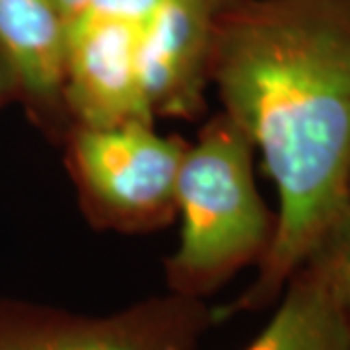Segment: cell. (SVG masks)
<instances>
[{"instance_id": "cell-1", "label": "cell", "mask_w": 350, "mask_h": 350, "mask_svg": "<svg viewBox=\"0 0 350 350\" xmlns=\"http://www.w3.org/2000/svg\"><path fill=\"white\" fill-rule=\"evenodd\" d=\"M211 78L278 195L275 238L232 315L273 304L349 204L350 0L220 6Z\"/></svg>"}, {"instance_id": "cell-2", "label": "cell", "mask_w": 350, "mask_h": 350, "mask_svg": "<svg viewBox=\"0 0 350 350\" xmlns=\"http://www.w3.org/2000/svg\"><path fill=\"white\" fill-rule=\"evenodd\" d=\"M253 156L247 133L224 111L189 142L175 197L179 243L165 259L172 294L204 300L271 247L276 213L257 189Z\"/></svg>"}, {"instance_id": "cell-3", "label": "cell", "mask_w": 350, "mask_h": 350, "mask_svg": "<svg viewBox=\"0 0 350 350\" xmlns=\"http://www.w3.org/2000/svg\"><path fill=\"white\" fill-rule=\"evenodd\" d=\"M80 211L96 230L150 234L175 220L189 142L156 123L70 126L61 142Z\"/></svg>"}, {"instance_id": "cell-4", "label": "cell", "mask_w": 350, "mask_h": 350, "mask_svg": "<svg viewBox=\"0 0 350 350\" xmlns=\"http://www.w3.org/2000/svg\"><path fill=\"white\" fill-rule=\"evenodd\" d=\"M218 319L204 300L172 292L105 315L0 301V350H195Z\"/></svg>"}, {"instance_id": "cell-5", "label": "cell", "mask_w": 350, "mask_h": 350, "mask_svg": "<svg viewBox=\"0 0 350 350\" xmlns=\"http://www.w3.org/2000/svg\"><path fill=\"white\" fill-rule=\"evenodd\" d=\"M140 27L76 14L66 20L64 100L72 126L156 123L138 72Z\"/></svg>"}, {"instance_id": "cell-6", "label": "cell", "mask_w": 350, "mask_h": 350, "mask_svg": "<svg viewBox=\"0 0 350 350\" xmlns=\"http://www.w3.org/2000/svg\"><path fill=\"white\" fill-rule=\"evenodd\" d=\"M218 0H163L140 27L138 72L154 119L195 121L213 86Z\"/></svg>"}, {"instance_id": "cell-7", "label": "cell", "mask_w": 350, "mask_h": 350, "mask_svg": "<svg viewBox=\"0 0 350 350\" xmlns=\"http://www.w3.org/2000/svg\"><path fill=\"white\" fill-rule=\"evenodd\" d=\"M64 47L66 18L53 0H0V57L16 78L25 115L57 146L72 126Z\"/></svg>"}, {"instance_id": "cell-8", "label": "cell", "mask_w": 350, "mask_h": 350, "mask_svg": "<svg viewBox=\"0 0 350 350\" xmlns=\"http://www.w3.org/2000/svg\"><path fill=\"white\" fill-rule=\"evenodd\" d=\"M282 292L273 319L245 350H350V317L312 269H298Z\"/></svg>"}, {"instance_id": "cell-9", "label": "cell", "mask_w": 350, "mask_h": 350, "mask_svg": "<svg viewBox=\"0 0 350 350\" xmlns=\"http://www.w3.org/2000/svg\"><path fill=\"white\" fill-rule=\"evenodd\" d=\"M301 267L312 269L325 282L338 306L350 317V200Z\"/></svg>"}, {"instance_id": "cell-10", "label": "cell", "mask_w": 350, "mask_h": 350, "mask_svg": "<svg viewBox=\"0 0 350 350\" xmlns=\"http://www.w3.org/2000/svg\"><path fill=\"white\" fill-rule=\"evenodd\" d=\"M162 4L163 0H90L86 6L76 14L117 20V22H126V24L142 27L158 12Z\"/></svg>"}, {"instance_id": "cell-11", "label": "cell", "mask_w": 350, "mask_h": 350, "mask_svg": "<svg viewBox=\"0 0 350 350\" xmlns=\"http://www.w3.org/2000/svg\"><path fill=\"white\" fill-rule=\"evenodd\" d=\"M10 101H18V86L10 66L0 57V109Z\"/></svg>"}, {"instance_id": "cell-12", "label": "cell", "mask_w": 350, "mask_h": 350, "mask_svg": "<svg viewBox=\"0 0 350 350\" xmlns=\"http://www.w3.org/2000/svg\"><path fill=\"white\" fill-rule=\"evenodd\" d=\"M53 2L57 4V8L61 10V14H63L64 18L68 20V18H72L76 12H80L90 0H53Z\"/></svg>"}, {"instance_id": "cell-13", "label": "cell", "mask_w": 350, "mask_h": 350, "mask_svg": "<svg viewBox=\"0 0 350 350\" xmlns=\"http://www.w3.org/2000/svg\"><path fill=\"white\" fill-rule=\"evenodd\" d=\"M220 2V6H224V4H228V2H232V0H218Z\"/></svg>"}, {"instance_id": "cell-14", "label": "cell", "mask_w": 350, "mask_h": 350, "mask_svg": "<svg viewBox=\"0 0 350 350\" xmlns=\"http://www.w3.org/2000/svg\"><path fill=\"white\" fill-rule=\"evenodd\" d=\"M349 197H350V172H349Z\"/></svg>"}]
</instances>
